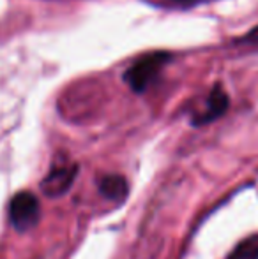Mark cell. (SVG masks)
<instances>
[{
	"instance_id": "cell-1",
	"label": "cell",
	"mask_w": 258,
	"mask_h": 259,
	"mask_svg": "<svg viewBox=\"0 0 258 259\" xmlns=\"http://www.w3.org/2000/svg\"><path fill=\"white\" fill-rule=\"evenodd\" d=\"M172 60V55L166 52H151L138 57L124 71L122 79L134 94H143L154 85L161 76L163 69Z\"/></svg>"
},
{
	"instance_id": "cell-2",
	"label": "cell",
	"mask_w": 258,
	"mask_h": 259,
	"mask_svg": "<svg viewBox=\"0 0 258 259\" xmlns=\"http://www.w3.org/2000/svg\"><path fill=\"white\" fill-rule=\"evenodd\" d=\"M9 222L16 231L25 233L35 228L41 217V205L35 194L28 191H20L18 194L13 196L9 201Z\"/></svg>"
},
{
	"instance_id": "cell-3",
	"label": "cell",
	"mask_w": 258,
	"mask_h": 259,
	"mask_svg": "<svg viewBox=\"0 0 258 259\" xmlns=\"http://www.w3.org/2000/svg\"><path fill=\"white\" fill-rule=\"evenodd\" d=\"M78 175V164L75 162H55L50 173L43 178L41 191L48 198H60L71 189Z\"/></svg>"
},
{
	"instance_id": "cell-4",
	"label": "cell",
	"mask_w": 258,
	"mask_h": 259,
	"mask_svg": "<svg viewBox=\"0 0 258 259\" xmlns=\"http://www.w3.org/2000/svg\"><path fill=\"white\" fill-rule=\"evenodd\" d=\"M228 106H230L228 94L225 92L221 85H214V89L207 96L205 106L202 108V111H198L193 116V125H207V123L221 118L227 113Z\"/></svg>"
},
{
	"instance_id": "cell-5",
	"label": "cell",
	"mask_w": 258,
	"mask_h": 259,
	"mask_svg": "<svg viewBox=\"0 0 258 259\" xmlns=\"http://www.w3.org/2000/svg\"><path fill=\"white\" fill-rule=\"evenodd\" d=\"M99 192L108 198L110 201L115 203H122L126 198H128L129 192V185L128 180L121 175H106L99 180Z\"/></svg>"
},
{
	"instance_id": "cell-6",
	"label": "cell",
	"mask_w": 258,
	"mask_h": 259,
	"mask_svg": "<svg viewBox=\"0 0 258 259\" xmlns=\"http://www.w3.org/2000/svg\"><path fill=\"white\" fill-rule=\"evenodd\" d=\"M227 259H258V235L242 240Z\"/></svg>"
},
{
	"instance_id": "cell-7",
	"label": "cell",
	"mask_w": 258,
	"mask_h": 259,
	"mask_svg": "<svg viewBox=\"0 0 258 259\" xmlns=\"http://www.w3.org/2000/svg\"><path fill=\"white\" fill-rule=\"evenodd\" d=\"M237 42H241V45H246V42H248V45H258V25L253 27L246 35H242Z\"/></svg>"
},
{
	"instance_id": "cell-8",
	"label": "cell",
	"mask_w": 258,
	"mask_h": 259,
	"mask_svg": "<svg viewBox=\"0 0 258 259\" xmlns=\"http://www.w3.org/2000/svg\"><path fill=\"white\" fill-rule=\"evenodd\" d=\"M172 2L179 4V6H193V4H198L202 0H172Z\"/></svg>"
}]
</instances>
